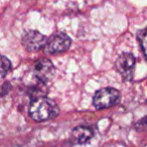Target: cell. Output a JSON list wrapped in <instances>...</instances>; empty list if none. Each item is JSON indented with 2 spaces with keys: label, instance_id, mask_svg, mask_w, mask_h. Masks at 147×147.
Segmentation results:
<instances>
[{
  "label": "cell",
  "instance_id": "6da1fadb",
  "mask_svg": "<svg viewBox=\"0 0 147 147\" xmlns=\"http://www.w3.org/2000/svg\"><path fill=\"white\" fill-rule=\"evenodd\" d=\"M59 113V109L57 103L45 97L33 99L29 107V114L36 122H45L55 119Z\"/></svg>",
  "mask_w": 147,
  "mask_h": 147
},
{
  "label": "cell",
  "instance_id": "3957f363",
  "mask_svg": "<svg viewBox=\"0 0 147 147\" xmlns=\"http://www.w3.org/2000/svg\"><path fill=\"white\" fill-rule=\"evenodd\" d=\"M71 45V39L63 32H57L47 39L45 49L49 55H57L67 51Z\"/></svg>",
  "mask_w": 147,
  "mask_h": 147
},
{
  "label": "cell",
  "instance_id": "ba28073f",
  "mask_svg": "<svg viewBox=\"0 0 147 147\" xmlns=\"http://www.w3.org/2000/svg\"><path fill=\"white\" fill-rule=\"evenodd\" d=\"M11 69V61L4 55H0V78H4Z\"/></svg>",
  "mask_w": 147,
  "mask_h": 147
},
{
  "label": "cell",
  "instance_id": "277c9868",
  "mask_svg": "<svg viewBox=\"0 0 147 147\" xmlns=\"http://www.w3.org/2000/svg\"><path fill=\"white\" fill-rule=\"evenodd\" d=\"M135 65H136V59L132 53H121L115 63L116 69L125 81L133 80Z\"/></svg>",
  "mask_w": 147,
  "mask_h": 147
},
{
  "label": "cell",
  "instance_id": "9c48e42d",
  "mask_svg": "<svg viewBox=\"0 0 147 147\" xmlns=\"http://www.w3.org/2000/svg\"><path fill=\"white\" fill-rule=\"evenodd\" d=\"M137 37H138V42L139 45L141 47V49H142L143 55L145 57V39H146V33H145V28L141 29L137 32Z\"/></svg>",
  "mask_w": 147,
  "mask_h": 147
},
{
  "label": "cell",
  "instance_id": "52a82bcc",
  "mask_svg": "<svg viewBox=\"0 0 147 147\" xmlns=\"http://www.w3.org/2000/svg\"><path fill=\"white\" fill-rule=\"evenodd\" d=\"M93 137V130L87 126H78L71 132V139L76 144H85Z\"/></svg>",
  "mask_w": 147,
  "mask_h": 147
},
{
  "label": "cell",
  "instance_id": "7a4b0ae2",
  "mask_svg": "<svg viewBox=\"0 0 147 147\" xmlns=\"http://www.w3.org/2000/svg\"><path fill=\"white\" fill-rule=\"evenodd\" d=\"M120 100V92L115 88H103L97 91L93 98V104L98 110L115 106Z\"/></svg>",
  "mask_w": 147,
  "mask_h": 147
},
{
  "label": "cell",
  "instance_id": "5b68a950",
  "mask_svg": "<svg viewBox=\"0 0 147 147\" xmlns=\"http://www.w3.org/2000/svg\"><path fill=\"white\" fill-rule=\"evenodd\" d=\"M55 74V69L53 61L47 59H40L33 65V76L39 83L49 82L53 80Z\"/></svg>",
  "mask_w": 147,
  "mask_h": 147
},
{
  "label": "cell",
  "instance_id": "8992f818",
  "mask_svg": "<svg viewBox=\"0 0 147 147\" xmlns=\"http://www.w3.org/2000/svg\"><path fill=\"white\" fill-rule=\"evenodd\" d=\"M47 36L37 30L27 31L22 37V45L26 51L35 53L42 49L47 42Z\"/></svg>",
  "mask_w": 147,
  "mask_h": 147
}]
</instances>
